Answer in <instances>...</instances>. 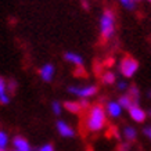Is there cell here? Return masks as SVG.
Listing matches in <instances>:
<instances>
[{
    "label": "cell",
    "instance_id": "8",
    "mask_svg": "<svg viewBox=\"0 0 151 151\" xmlns=\"http://www.w3.org/2000/svg\"><path fill=\"white\" fill-rule=\"evenodd\" d=\"M105 112H108V115L112 116V118H118L121 112H122V107L116 101H108L107 105H105Z\"/></svg>",
    "mask_w": 151,
    "mask_h": 151
},
{
    "label": "cell",
    "instance_id": "16",
    "mask_svg": "<svg viewBox=\"0 0 151 151\" xmlns=\"http://www.w3.org/2000/svg\"><path fill=\"white\" fill-rule=\"evenodd\" d=\"M7 143H9V136H7V133L3 132V130H0V150H6Z\"/></svg>",
    "mask_w": 151,
    "mask_h": 151
},
{
    "label": "cell",
    "instance_id": "21",
    "mask_svg": "<svg viewBox=\"0 0 151 151\" xmlns=\"http://www.w3.org/2000/svg\"><path fill=\"white\" fill-rule=\"evenodd\" d=\"M39 151H55V150H54V146H53V144L47 143L45 146H42L40 148H39Z\"/></svg>",
    "mask_w": 151,
    "mask_h": 151
},
{
    "label": "cell",
    "instance_id": "30",
    "mask_svg": "<svg viewBox=\"0 0 151 151\" xmlns=\"http://www.w3.org/2000/svg\"><path fill=\"white\" fill-rule=\"evenodd\" d=\"M13 151H15V150H13Z\"/></svg>",
    "mask_w": 151,
    "mask_h": 151
},
{
    "label": "cell",
    "instance_id": "18",
    "mask_svg": "<svg viewBox=\"0 0 151 151\" xmlns=\"http://www.w3.org/2000/svg\"><path fill=\"white\" fill-rule=\"evenodd\" d=\"M6 92H7V82L4 81L3 76H0V96L6 94Z\"/></svg>",
    "mask_w": 151,
    "mask_h": 151
},
{
    "label": "cell",
    "instance_id": "6",
    "mask_svg": "<svg viewBox=\"0 0 151 151\" xmlns=\"http://www.w3.org/2000/svg\"><path fill=\"white\" fill-rule=\"evenodd\" d=\"M14 148L15 151H32V147L28 143V140L22 136H15L14 137Z\"/></svg>",
    "mask_w": 151,
    "mask_h": 151
},
{
    "label": "cell",
    "instance_id": "19",
    "mask_svg": "<svg viewBox=\"0 0 151 151\" xmlns=\"http://www.w3.org/2000/svg\"><path fill=\"white\" fill-rule=\"evenodd\" d=\"M15 89H17V82L13 81V79H10L9 82H7V90H9L10 93H14Z\"/></svg>",
    "mask_w": 151,
    "mask_h": 151
},
{
    "label": "cell",
    "instance_id": "29",
    "mask_svg": "<svg viewBox=\"0 0 151 151\" xmlns=\"http://www.w3.org/2000/svg\"><path fill=\"white\" fill-rule=\"evenodd\" d=\"M0 151H6V150H0Z\"/></svg>",
    "mask_w": 151,
    "mask_h": 151
},
{
    "label": "cell",
    "instance_id": "31",
    "mask_svg": "<svg viewBox=\"0 0 151 151\" xmlns=\"http://www.w3.org/2000/svg\"><path fill=\"white\" fill-rule=\"evenodd\" d=\"M150 1H151V0H150Z\"/></svg>",
    "mask_w": 151,
    "mask_h": 151
},
{
    "label": "cell",
    "instance_id": "23",
    "mask_svg": "<svg viewBox=\"0 0 151 151\" xmlns=\"http://www.w3.org/2000/svg\"><path fill=\"white\" fill-rule=\"evenodd\" d=\"M0 103H1V104H9L10 103L9 96H7V94H1V96H0Z\"/></svg>",
    "mask_w": 151,
    "mask_h": 151
},
{
    "label": "cell",
    "instance_id": "2",
    "mask_svg": "<svg viewBox=\"0 0 151 151\" xmlns=\"http://www.w3.org/2000/svg\"><path fill=\"white\" fill-rule=\"evenodd\" d=\"M115 29V15L111 10H105L103 17L100 19V31H101V39L108 40L112 37Z\"/></svg>",
    "mask_w": 151,
    "mask_h": 151
},
{
    "label": "cell",
    "instance_id": "5",
    "mask_svg": "<svg viewBox=\"0 0 151 151\" xmlns=\"http://www.w3.org/2000/svg\"><path fill=\"white\" fill-rule=\"evenodd\" d=\"M128 111H129V115H130V118H132L134 122H143V121H146L147 112L143 110L142 107H139V104L132 105V107H130Z\"/></svg>",
    "mask_w": 151,
    "mask_h": 151
},
{
    "label": "cell",
    "instance_id": "20",
    "mask_svg": "<svg viewBox=\"0 0 151 151\" xmlns=\"http://www.w3.org/2000/svg\"><path fill=\"white\" fill-rule=\"evenodd\" d=\"M51 108H53V112H54L55 115H60V114H61V104H60L58 101H53Z\"/></svg>",
    "mask_w": 151,
    "mask_h": 151
},
{
    "label": "cell",
    "instance_id": "14",
    "mask_svg": "<svg viewBox=\"0 0 151 151\" xmlns=\"http://www.w3.org/2000/svg\"><path fill=\"white\" fill-rule=\"evenodd\" d=\"M101 81H103V83H105V85H112V83L115 82V75L112 72H104L103 76H101Z\"/></svg>",
    "mask_w": 151,
    "mask_h": 151
},
{
    "label": "cell",
    "instance_id": "1",
    "mask_svg": "<svg viewBox=\"0 0 151 151\" xmlns=\"http://www.w3.org/2000/svg\"><path fill=\"white\" fill-rule=\"evenodd\" d=\"M107 124L105 110L101 104H96L89 107L86 116H85V129L87 132H99Z\"/></svg>",
    "mask_w": 151,
    "mask_h": 151
},
{
    "label": "cell",
    "instance_id": "27",
    "mask_svg": "<svg viewBox=\"0 0 151 151\" xmlns=\"http://www.w3.org/2000/svg\"><path fill=\"white\" fill-rule=\"evenodd\" d=\"M144 134H146V136H148V137L151 139V128H146V129H144Z\"/></svg>",
    "mask_w": 151,
    "mask_h": 151
},
{
    "label": "cell",
    "instance_id": "15",
    "mask_svg": "<svg viewBox=\"0 0 151 151\" xmlns=\"http://www.w3.org/2000/svg\"><path fill=\"white\" fill-rule=\"evenodd\" d=\"M128 94L133 99V101H136V103H139V97H140V92H139V89L136 86H130V89H129Z\"/></svg>",
    "mask_w": 151,
    "mask_h": 151
},
{
    "label": "cell",
    "instance_id": "4",
    "mask_svg": "<svg viewBox=\"0 0 151 151\" xmlns=\"http://www.w3.org/2000/svg\"><path fill=\"white\" fill-rule=\"evenodd\" d=\"M68 90L69 93H72L75 96L87 99V97H92L97 93V86H94V85H90V86H71Z\"/></svg>",
    "mask_w": 151,
    "mask_h": 151
},
{
    "label": "cell",
    "instance_id": "28",
    "mask_svg": "<svg viewBox=\"0 0 151 151\" xmlns=\"http://www.w3.org/2000/svg\"><path fill=\"white\" fill-rule=\"evenodd\" d=\"M148 115H151V110H150V111H148Z\"/></svg>",
    "mask_w": 151,
    "mask_h": 151
},
{
    "label": "cell",
    "instance_id": "22",
    "mask_svg": "<svg viewBox=\"0 0 151 151\" xmlns=\"http://www.w3.org/2000/svg\"><path fill=\"white\" fill-rule=\"evenodd\" d=\"M79 104H81V108H82V110H86V108L90 107V105H89V101H87L86 99H82V100L79 101Z\"/></svg>",
    "mask_w": 151,
    "mask_h": 151
},
{
    "label": "cell",
    "instance_id": "9",
    "mask_svg": "<svg viewBox=\"0 0 151 151\" xmlns=\"http://www.w3.org/2000/svg\"><path fill=\"white\" fill-rule=\"evenodd\" d=\"M39 73H40L42 79H43L45 82H50L51 79H53V76H54V67L51 64L43 65L40 68V71H39Z\"/></svg>",
    "mask_w": 151,
    "mask_h": 151
},
{
    "label": "cell",
    "instance_id": "10",
    "mask_svg": "<svg viewBox=\"0 0 151 151\" xmlns=\"http://www.w3.org/2000/svg\"><path fill=\"white\" fill-rule=\"evenodd\" d=\"M64 108L72 114H81L82 112V108H81V104L76 103V101H65L64 103Z\"/></svg>",
    "mask_w": 151,
    "mask_h": 151
},
{
    "label": "cell",
    "instance_id": "25",
    "mask_svg": "<svg viewBox=\"0 0 151 151\" xmlns=\"http://www.w3.org/2000/svg\"><path fill=\"white\" fill-rule=\"evenodd\" d=\"M75 75H85V69H83V65H82V67H78V69L75 71Z\"/></svg>",
    "mask_w": 151,
    "mask_h": 151
},
{
    "label": "cell",
    "instance_id": "3",
    "mask_svg": "<svg viewBox=\"0 0 151 151\" xmlns=\"http://www.w3.org/2000/svg\"><path fill=\"white\" fill-rule=\"evenodd\" d=\"M137 69H139V63L133 57L125 55L124 58H122V61H121V72H122L124 76L130 78V76H133L136 73Z\"/></svg>",
    "mask_w": 151,
    "mask_h": 151
},
{
    "label": "cell",
    "instance_id": "24",
    "mask_svg": "<svg viewBox=\"0 0 151 151\" xmlns=\"http://www.w3.org/2000/svg\"><path fill=\"white\" fill-rule=\"evenodd\" d=\"M118 87H119V90H125V89L128 87V85H126V82H124V81H121V82L118 83Z\"/></svg>",
    "mask_w": 151,
    "mask_h": 151
},
{
    "label": "cell",
    "instance_id": "26",
    "mask_svg": "<svg viewBox=\"0 0 151 151\" xmlns=\"http://www.w3.org/2000/svg\"><path fill=\"white\" fill-rule=\"evenodd\" d=\"M119 151H129V144H121L119 146Z\"/></svg>",
    "mask_w": 151,
    "mask_h": 151
},
{
    "label": "cell",
    "instance_id": "12",
    "mask_svg": "<svg viewBox=\"0 0 151 151\" xmlns=\"http://www.w3.org/2000/svg\"><path fill=\"white\" fill-rule=\"evenodd\" d=\"M119 105L122 107V108H126V110H129L132 105H134V104H137L136 101H133V99L129 94H124V96H121L119 97Z\"/></svg>",
    "mask_w": 151,
    "mask_h": 151
},
{
    "label": "cell",
    "instance_id": "7",
    "mask_svg": "<svg viewBox=\"0 0 151 151\" xmlns=\"http://www.w3.org/2000/svg\"><path fill=\"white\" fill-rule=\"evenodd\" d=\"M57 130H58V133L63 137H73L75 136L73 129L67 122H64V121H58L57 122Z\"/></svg>",
    "mask_w": 151,
    "mask_h": 151
},
{
    "label": "cell",
    "instance_id": "13",
    "mask_svg": "<svg viewBox=\"0 0 151 151\" xmlns=\"http://www.w3.org/2000/svg\"><path fill=\"white\" fill-rule=\"evenodd\" d=\"M124 136L126 137L128 142H133V140H136V136H137L136 129L132 128V126H126V128L124 129Z\"/></svg>",
    "mask_w": 151,
    "mask_h": 151
},
{
    "label": "cell",
    "instance_id": "17",
    "mask_svg": "<svg viewBox=\"0 0 151 151\" xmlns=\"http://www.w3.org/2000/svg\"><path fill=\"white\" fill-rule=\"evenodd\" d=\"M137 1H140V0H121V3H122V4H124L126 9H129V10L134 9V4H136Z\"/></svg>",
    "mask_w": 151,
    "mask_h": 151
},
{
    "label": "cell",
    "instance_id": "11",
    "mask_svg": "<svg viewBox=\"0 0 151 151\" xmlns=\"http://www.w3.org/2000/svg\"><path fill=\"white\" fill-rule=\"evenodd\" d=\"M65 60L75 64L76 67H82L83 64V58L79 54H76V53H65Z\"/></svg>",
    "mask_w": 151,
    "mask_h": 151
}]
</instances>
